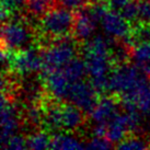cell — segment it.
I'll use <instances>...</instances> for the list:
<instances>
[{"label": "cell", "instance_id": "6", "mask_svg": "<svg viewBox=\"0 0 150 150\" xmlns=\"http://www.w3.org/2000/svg\"><path fill=\"white\" fill-rule=\"evenodd\" d=\"M101 25L105 32L116 41H122L127 38L133 28V25L129 24L122 17L121 13L114 10H108L105 13V16L101 21Z\"/></svg>", "mask_w": 150, "mask_h": 150}, {"label": "cell", "instance_id": "23", "mask_svg": "<svg viewBox=\"0 0 150 150\" xmlns=\"http://www.w3.org/2000/svg\"><path fill=\"white\" fill-rule=\"evenodd\" d=\"M93 136H99V137H106L108 134V124L106 123H98V125L92 130Z\"/></svg>", "mask_w": 150, "mask_h": 150}, {"label": "cell", "instance_id": "5", "mask_svg": "<svg viewBox=\"0 0 150 150\" xmlns=\"http://www.w3.org/2000/svg\"><path fill=\"white\" fill-rule=\"evenodd\" d=\"M42 79L44 89L47 94L60 101L67 99L68 88L70 82L67 79L62 68L42 72Z\"/></svg>", "mask_w": 150, "mask_h": 150}, {"label": "cell", "instance_id": "22", "mask_svg": "<svg viewBox=\"0 0 150 150\" xmlns=\"http://www.w3.org/2000/svg\"><path fill=\"white\" fill-rule=\"evenodd\" d=\"M129 1L130 0H106L110 9L114 10V11H117V12H120L122 9L128 4Z\"/></svg>", "mask_w": 150, "mask_h": 150}, {"label": "cell", "instance_id": "19", "mask_svg": "<svg viewBox=\"0 0 150 150\" xmlns=\"http://www.w3.org/2000/svg\"><path fill=\"white\" fill-rule=\"evenodd\" d=\"M114 145L108 139V137H99L93 136L90 142L86 144L87 149H110L113 148Z\"/></svg>", "mask_w": 150, "mask_h": 150}, {"label": "cell", "instance_id": "1", "mask_svg": "<svg viewBox=\"0 0 150 150\" xmlns=\"http://www.w3.org/2000/svg\"><path fill=\"white\" fill-rule=\"evenodd\" d=\"M74 24H75V12H71L70 10L64 7H54L53 9H50L45 16L41 18L40 21L38 45H41L45 41L48 43L55 38L72 35Z\"/></svg>", "mask_w": 150, "mask_h": 150}, {"label": "cell", "instance_id": "8", "mask_svg": "<svg viewBox=\"0 0 150 150\" xmlns=\"http://www.w3.org/2000/svg\"><path fill=\"white\" fill-rule=\"evenodd\" d=\"M96 24L98 23L92 19L86 8L75 11V24L72 36L79 43L84 42L91 38Z\"/></svg>", "mask_w": 150, "mask_h": 150}, {"label": "cell", "instance_id": "13", "mask_svg": "<svg viewBox=\"0 0 150 150\" xmlns=\"http://www.w3.org/2000/svg\"><path fill=\"white\" fill-rule=\"evenodd\" d=\"M54 7L55 4H50L46 0H25L24 4V8L32 17L40 18V19L43 16H45Z\"/></svg>", "mask_w": 150, "mask_h": 150}, {"label": "cell", "instance_id": "9", "mask_svg": "<svg viewBox=\"0 0 150 150\" xmlns=\"http://www.w3.org/2000/svg\"><path fill=\"white\" fill-rule=\"evenodd\" d=\"M87 114L74 103H63V129L67 132L76 130L84 124Z\"/></svg>", "mask_w": 150, "mask_h": 150}, {"label": "cell", "instance_id": "20", "mask_svg": "<svg viewBox=\"0 0 150 150\" xmlns=\"http://www.w3.org/2000/svg\"><path fill=\"white\" fill-rule=\"evenodd\" d=\"M139 22L150 24V0H138Z\"/></svg>", "mask_w": 150, "mask_h": 150}, {"label": "cell", "instance_id": "15", "mask_svg": "<svg viewBox=\"0 0 150 150\" xmlns=\"http://www.w3.org/2000/svg\"><path fill=\"white\" fill-rule=\"evenodd\" d=\"M115 148H118V149H146V148H150V142H145L140 137L135 136L134 134H130L124 140L117 144Z\"/></svg>", "mask_w": 150, "mask_h": 150}, {"label": "cell", "instance_id": "14", "mask_svg": "<svg viewBox=\"0 0 150 150\" xmlns=\"http://www.w3.org/2000/svg\"><path fill=\"white\" fill-rule=\"evenodd\" d=\"M52 137L47 132H38L26 138L28 149H50Z\"/></svg>", "mask_w": 150, "mask_h": 150}, {"label": "cell", "instance_id": "3", "mask_svg": "<svg viewBox=\"0 0 150 150\" xmlns=\"http://www.w3.org/2000/svg\"><path fill=\"white\" fill-rule=\"evenodd\" d=\"M34 34L20 20L11 18L2 22L1 28V48L11 50H24L23 46L30 44Z\"/></svg>", "mask_w": 150, "mask_h": 150}, {"label": "cell", "instance_id": "21", "mask_svg": "<svg viewBox=\"0 0 150 150\" xmlns=\"http://www.w3.org/2000/svg\"><path fill=\"white\" fill-rule=\"evenodd\" d=\"M26 148V138H23L19 135H13L12 137L9 139L7 146L4 149L10 150H21Z\"/></svg>", "mask_w": 150, "mask_h": 150}, {"label": "cell", "instance_id": "24", "mask_svg": "<svg viewBox=\"0 0 150 150\" xmlns=\"http://www.w3.org/2000/svg\"><path fill=\"white\" fill-rule=\"evenodd\" d=\"M46 1H48V2H50V4H57V0H46Z\"/></svg>", "mask_w": 150, "mask_h": 150}, {"label": "cell", "instance_id": "16", "mask_svg": "<svg viewBox=\"0 0 150 150\" xmlns=\"http://www.w3.org/2000/svg\"><path fill=\"white\" fill-rule=\"evenodd\" d=\"M121 16L129 24L135 25L139 22V10H138V0H130L124 8L122 9Z\"/></svg>", "mask_w": 150, "mask_h": 150}, {"label": "cell", "instance_id": "17", "mask_svg": "<svg viewBox=\"0 0 150 150\" xmlns=\"http://www.w3.org/2000/svg\"><path fill=\"white\" fill-rule=\"evenodd\" d=\"M132 60L134 64L150 60V42H140L134 46Z\"/></svg>", "mask_w": 150, "mask_h": 150}, {"label": "cell", "instance_id": "7", "mask_svg": "<svg viewBox=\"0 0 150 150\" xmlns=\"http://www.w3.org/2000/svg\"><path fill=\"white\" fill-rule=\"evenodd\" d=\"M121 105L120 99L117 94L114 93H110L108 96H101L99 103L96 104L94 110L91 112L90 117L92 121L98 123H106L113 120L116 116L118 112L117 108Z\"/></svg>", "mask_w": 150, "mask_h": 150}, {"label": "cell", "instance_id": "12", "mask_svg": "<svg viewBox=\"0 0 150 150\" xmlns=\"http://www.w3.org/2000/svg\"><path fill=\"white\" fill-rule=\"evenodd\" d=\"M86 145L79 142L76 138L63 135V134H56L52 136L50 140V149H84Z\"/></svg>", "mask_w": 150, "mask_h": 150}, {"label": "cell", "instance_id": "4", "mask_svg": "<svg viewBox=\"0 0 150 150\" xmlns=\"http://www.w3.org/2000/svg\"><path fill=\"white\" fill-rule=\"evenodd\" d=\"M100 98L101 94L94 89L90 81L88 82L82 79L69 83L67 100L82 110L87 115L91 114L99 103Z\"/></svg>", "mask_w": 150, "mask_h": 150}, {"label": "cell", "instance_id": "10", "mask_svg": "<svg viewBox=\"0 0 150 150\" xmlns=\"http://www.w3.org/2000/svg\"><path fill=\"white\" fill-rule=\"evenodd\" d=\"M129 135L128 127H127V118L126 113L124 114H117L113 120L108 123V134L106 137L112 142L114 147L124 140Z\"/></svg>", "mask_w": 150, "mask_h": 150}, {"label": "cell", "instance_id": "2", "mask_svg": "<svg viewBox=\"0 0 150 150\" xmlns=\"http://www.w3.org/2000/svg\"><path fill=\"white\" fill-rule=\"evenodd\" d=\"M79 42L72 35L55 38L44 46H40L43 58L42 72L63 68L68 62L77 57Z\"/></svg>", "mask_w": 150, "mask_h": 150}, {"label": "cell", "instance_id": "18", "mask_svg": "<svg viewBox=\"0 0 150 150\" xmlns=\"http://www.w3.org/2000/svg\"><path fill=\"white\" fill-rule=\"evenodd\" d=\"M91 2L92 0H57V4H60V7H64L74 12L86 8Z\"/></svg>", "mask_w": 150, "mask_h": 150}, {"label": "cell", "instance_id": "25", "mask_svg": "<svg viewBox=\"0 0 150 150\" xmlns=\"http://www.w3.org/2000/svg\"><path fill=\"white\" fill-rule=\"evenodd\" d=\"M149 114H150V113H149Z\"/></svg>", "mask_w": 150, "mask_h": 150}, {"label": "cell", "instance_id": "11", "mask_svg": "<svg viewBox=\"0 0 150 150\" xmlns=\"http://www.w3.org/2000/svg\"><path fill=\"white\" fill-rule=\"evenodd\" d=\"M62 69H63L65 76L67 77V79L69 80V82L82 80L84 76L88 75L84 59L79 58L78 56L72 58L70 62H68Z\"/></svg>", "mask_w": 150, "mask_h": 150}]
</instances>
